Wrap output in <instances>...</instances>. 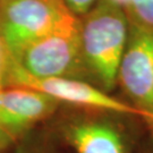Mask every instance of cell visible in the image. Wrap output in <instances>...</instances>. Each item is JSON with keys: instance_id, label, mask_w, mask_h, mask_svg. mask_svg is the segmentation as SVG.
<instances>
[{"instance_id": "obj_1", "label": "cell", "mask_w": 153, "mask_h": 153, "mask_svg": "<svg viewBox=\"0 0 153 153\" xmlns=\"http://www.w3.org/2000/svg\"><path fill=\"white\" fill-rule=\"evenodd\" d=\"M129 32L125 10L105 0L81 17V47L85 71L108 92L117 84L118 69Z\"/></svg>"}, {"instance_id": "obj_2", "label": "cell", "mask_w": 153, "mask_h": 153, "mask_svg": "<svg viewBox=\"0 0 153 153\" xmlns=\"http://www.w3.org/2000/svg\"><path fill=\"white\" fill-rule=\"evenodd\" d=\"M10 60L33 77L81 79L86 74L81 47V18L67 15L55 28Z\"/></svg>"}, {"instance_id": "obj_3", "label": "cell", "mask_w": 153, "mask_h": 153, "mask_svg": "<svg viewBox=\"0 0 153 153\" xmlns=\"http://www.w3.org/2000/svg\"><path fill=\"white\" fill-rule=\"evenodd\" d=\"M69 14L64 0H0V35L9 58H17Z\"/></svg>"}, {"instance_id": "obj_4", "label": "cell", "mask_w": 153, "mask_h": 153, "mask_svg": "<svg viewBox=\"0 0 153 153\" xmlns=\"http://www.w3.org/2000/svg\"><path fill=\"white\" fill-rule=\"evenodd\" d=\"M5 85L22 86L32 88L47 94L58 103H68L88 108V109L108 111L119 115L137 116L145 120V116L128 102L110 95L108 92L86 81L78 78L55 77V78H38L22 71L9 59V65L6 74Z\"/></svg>"}, {"instance_id": "obj_5", "label": "cell", "mask_w": 153, "mask_h": 153, "mask_svg": "<svg viewBox=\"0 0 153 153\" xmlns=\"http://www.w3.org/2000/svg\"><path fill=\"white\" fill-rule=\"evenodd\" d=\"M117 84H120L131 105L143 112L153 127V30L129 23Z\"/></svg>"}, {"instance_id": "obj_6", "label": "cell", "mask_w": 153, "mask_h": 153, "mask_svg": "<svg viewBox=\"0 0 153 153\" xmlns=\"http://www.w3.org/2000/svg\"><path fill=\"white\" fill-rule=\"evenodd\" d=\"M58 102L47 94L22 86L0 91V137L7 143L13 137L48 118Z\"/></svg>"}, {"instance_id": "obj_7", "label": "cell", "mask_w": 153, "mask_h": 153, "mask_svg": "<svg viewBox=\"0 0 153 153\" xmlns=\"http://www.w3.org/2000/svg\"><path fill=\"white\" fill-rule=\"evenodd\" d=\"M65 137L76 153H128L121 134L105 121L71 123L66 127Z\"/></svg>"}, {"instance_id": "obj_8", "label": "cell", "mask_w": 153, "mask_h": 153, "mask_svg": "<svg viewBox=\"0 0 153 153\" xmlns=\"http://www.w3.org/2000/svg\"><path fill=\"white\" fill-rule=\"evenodd\" d=\"M125 13L131 24L153 30V0H131Z\"/></svg>"}, {"instance_id": "obj_9", "label": "cell", "mask_w": 153, "mask_h": 153, "mask_svg": "<svg viewBox=\"0 0 153 153\" xmlns=\"http://www.w3.org/2000/svg\"><path fill=\"white\" fill-rule=\"evenodd\" d=\"M98 1L99 0H64V4L73 15L81 18L86 15L98 4Z\"/></svg>"}, {"instance_id": "obj_10", "label": "cell", "mask_w": 153, "mask_h": 153, "mask_svg": "<svg viewBox=\"0 0 153 153\" xmlns=\"http://www.w3.org/2000/svg\"><path fill=\"white\" fill-rule=\"evenodd\" d=\"M8 65H9V56L6 50L2 38L0 35V91L5 88L6 74H7Z\"/></svg>"}, {"instance_id": "obj_11", "label": "cell", "mask_w": 153, "mask_h": 153, "mask_svg": "<svg viewBox=\"0 0 153 153\" xmlns=\"http://www.w3.org/2000/svg\"><path fill=\"white\" fill-rule=\"evenodd\" d=\"M105 1H108V2L112 4V5L120 7L124 10H125L126 8L128 7V5L131 4V0H105Z\"/></svg>"}]
</instances>
